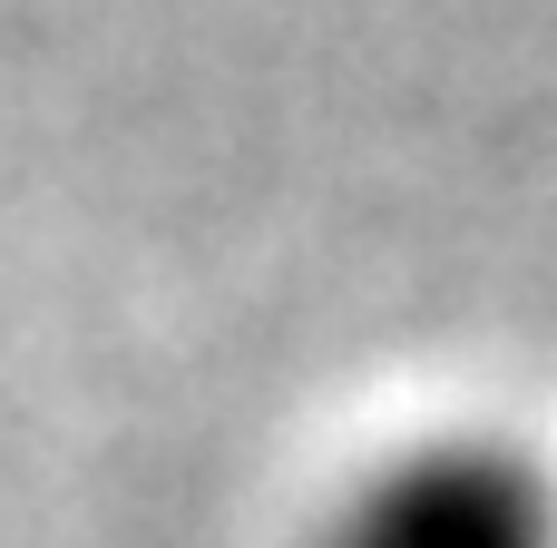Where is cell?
<instances>
[{"label":"cell","instance_id":"cell-1","mask_svg":"<svg viewBox=\"0 0 557 548\" xmlns=\"http://www.w3.org/2000/svg\"><path fill=\"white\" fill-rule=\"evenodd\" d=\"M304 548H557V461L499 422L401 431L333 480Z\"/></svg>","mask_w":557,"mask_h":548}]
</instances>
